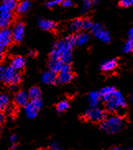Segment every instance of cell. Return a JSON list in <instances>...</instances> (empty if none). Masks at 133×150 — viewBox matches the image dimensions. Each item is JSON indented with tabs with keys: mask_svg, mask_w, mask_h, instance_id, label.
<instances>
[{
	"mask_svg": "<svg viewBox=\"0 0 133 150\" xmlns=\"http://www.w3.org/2000/svg\"><path fill=\"white\" fill-rule=\"evenodd\" d=\"M75 45L74 35H69L53 45L50 59H59L64 64H70L72 60V50Z\"/></svg>",
	"mask_w": 133,
	"mask_h": 150,
	"instance_id": "6da1fadb",
	"label": "cell"
},
{
	"mask_svg": "<svg viewBox=\"0 0 133 150\" xmlns=\"http://www.w3.org/2000/svg\"><path fill=\"white\" fill-rule=\"evenodd\" d=\"M123 126V119L120 115H111L101 121L100 128L108 134L119 132Z\"/></svg>",
	"mask_w": 133,
	"mask_h": 150,
	"instance_id": "7a4b0ae2",
	"label": "cell"
},
{
	"mask_svg": "<svg viewBox=\"0 0 133 150\" xmlns=\"http://www.w3.org/2000/svg\"><path fill=\"white\" fill-rule=\"evenodd\" d=\"M127 106L124 97L119 91H116L115 94L108 101L105 102V108L109 112H116Z\"/></svg>",
	"mask_w": 133,
	"mask_h": 150,
	"instance_id": "3957f363",
	"label": "cell"
},
{
	"mask_svg": "<svg viewBox=\"0 0 133 150\" xmlns=\"http://www.w3.org/2000/svg\"><path fill=\"white\" fill-rule=\"evenodd\" d=\"M22 79V76L18 73V71L15 70L13 67L9 66L5 68L4 74L3 76L2 81L5 83L18 85Z\"/></svg>",
	"mask_w": 133,
	"mask_h": 150,
	"instance_id": "277c9868",
	"label": "cell"
},
{
	"mask_svg": "<svg viewBox=\"0 0 133 150\" xmlns=\"http://www.w3.org/2000/svg\"><path fill=\"white\" fill-rule=\"evenodd\" d=\"M91 32L97 39L104 43H109L111 40V35L102 24L94 23L90 28Z\"/></svg>",
	"mask_w": 133,
	"mask_h": 150,
	"instance_id": "5b68a950",
	"label": "cell"
},
{
	"mask_svg": "<svg viewBox=\"0 0 133 150\" xmlns=\"http://www.w3.org/2000/svg\"><path fill=\"white\" fill-rule=\"evenodd\" d=\"M85 118L92 122H101L106 118V114L104 110L96 107H90L85 113Z\"/></svg>",
	"mask_w": 133,
	"mask_h": 150,
	"instance_id": "8992f818",
	"label": "cell"
},
{
	"mask_svg": "<svg viewBox=\"0 0 133 150\" xmlns=\"http://www.w3.org/2000/svg\"><path fill=\"white\" fill-rule=\"evenodd\" d=\"M73 79V74L71 73V66L69 64H64L62 69L58 72L57 75V82L60 84H66L71 82Z\"/></svg>",
	"mask_w": 133,
	"mask_h": 150,
	"instance_id": "52a82bcc",
	"label": "cell"
},
{
	"mask_svg": "<svg viewBox=\"0 0 133 150\" xmlns=\"http://www.w3.org/2000/svg\"><path fill=\"white\" fill-rule=\"evenodd\" d=\"M12 37L13 40L16 42H20L24 37L25 33V26L22 22H19L14 25L13 28L12 30Z\"/></svg>",
	"mask_w": 133,
	"mask_h": 150,
	"instance_id": "ba28073f",
	"label": "cell"
},
{
	"mask_svg": "<svg viewBox=\"0 0 133 150\" xmlns=\"http://www.w3.org/2000/svg\"><path fill=\"white\" fill-rule=\"evenodd\" d=\"M12 40V31L8 27L0 29V45L5 47L11 43Z\"/></svg>",
	"mask_w": 133,
	"mask_h": 150,
	"instance_id": "9c48e42d",
	"label": "cell"
},
{
	"mask_svg": "<svg viewBox=\"0 0 133 150\" xmlns=\"http://www.w3.org/2000/svg\"><path fill=\"white\" fill-rule=\"evenodd\" d=\"M15 103L19 106H25L28 103L29 101V97L28 94L24 91H19L16 93L15 97H14Z\"/></svg>",
	"mask_w": 133,
	"mask_h": 150,
	"instance_id": "30bf717a",
	"label": "cell"
},
{
	"mask_svg": "<svg viewBox=\"0 0 133 150\" xmlns=\"http://www.w3.org/2000/svg\"><path fill=\"white\" fill-rule=\"evenodd\" d=\"M41 81L44 84L52 85L57 82V75L52 71H46L41 76Z\"/></svg>",
	"mask_w": 133,
	"mask_h": 150,
	"instance_id": "8fae6325",
	"label": "cell"
},
{
	"mask_svg": "<svg viewBox=\"0 0 133 150\" xmlns=\"http://www.w3.org/2000/svg\"><path fill=\"white\" fill-rule=\"evenodd\" d=\"M116 90L113 87H106L101 89V91L99 92V97L100 99L103 100L104 102H107L108 101L110 98L113 97V96L115 94Z\"/></svg>",
	"mask_w": 133,
	"mask_h": 150,
	"instance_id": "7c38bea8",
	"label": "cell"
},
{
	"mask_svg": "<svg viewBox=\"0 0 133 150\" xmlns=\"http://www.w3.org/2000/svg\"><path fill=\"white\" fill-rule=\"evenodd\" d=\"M118 65V61L116 59H109L103 61L100 64V69L104 72H111Z\"/></svg>",
	"mask_w": 133,
	"mask_h": 150,
	"instance_id": "4fadbf2b",
	"label": "cell"
},
{
	"mask_svg": "<svg viewBox=\"0 0 133 150\" xmlns=\"http://www.w3.org/2000/svg\"><path fill=\"white\" fill-rule=\"evenodd\" d=\"M74 38H75V45L79 46H83L89 42L90 35L86 32H79L74 35Z\"/></svg>",
	"mask_w": 133,
	"mask_h": 150,
	"instance_id": "5bb4252c",
	"label": "cell"
},
{
	"mask_svg": "<svg viewBox=\"0 0 133 150\" xmlns=\"http://www.w3.org/2000/svg\"><path fill=\"white\" fill-rule=\"evenodd\" d=\"M38 25L40 29L44 31H51L56 27V23L48 19H40L38 21Z\"/></svg>",
	"mask_w": 133,
	"mask_h": 150,
	"instance_id": "9a60e30c",
	"label": "cell"
},
{
	"mask_svg": "<svg viewBox=\"0 0 133 150\" xmlns=\"http://www.w3.org/2000/svg\"><path fill=\"white\" fill-rule=\"evenodd\" d=\"M25 64H26V59L22 56H16L11 61V67H13L17 71L22 69Z\"/></svg>",
	"mask_w": 133,
	"mask_h": 150,
	"instance_id": "2e32d148",
	"label": "cell"
},
{
	"mask_svg": "<svg viewBox=\"0 0 133 150\" xmlns=\"http://www.w3.org/2000/svg\"><path fill=\"white\" fill-rule=\"evenodd\" d=\"M88 102L90 107H96L100 102V97L99 93L96 91H92L89 93Z\"/></svg>",
	"mask_w": 133,
	"mask_h": 150,
	"instance_id": "e0dca14e",
	"label": "cell"
},
{
	"mask_svg": "<svg viewBox=\"0 0 133 150\" xmlns=\"http://www.w3.org/2000/svg\"><path fill=\"white\" fill-rule=\"evenodd\" d=\"M63 64H64V63H62L59 59H50V60L49 62V70L55 73V74L58 73L62 69Z\"/></svg>",
	"mask_w": 133,
	"mask_h": 150,
	"instance_id": "ac0fdd59",
	"label": "cell"
},
{
	"mask_svg": "<svg viewBox=\"0 0 133 150\" xmlns=\"http://www.w3.org/2000/svg\"><path fill=\"white\" fill-rule=\"evenodd\" d=\"M24 110H25L26 115H27L28 118H30V119L35 118L36 115H37V112L39 110L31 102H28L27 105L25 106Z\"/></svg>",
	"mask_w": 133,
	"mask_h": 150,
	"instance_id": "d6986e66",
	"label": "cell"
},
{
	"mask_svg": "<svg viewBox=\"0 0 133 150\" xmlns=\"http://www.w3.org/2000/svg\"><path fill=\"white\" fill-rule=\"evenodd\" d=\"M31 7V0H22V2L17 6V11L18 13L23 14L28 12Z\"/></svg>",
	"mask_w": 133,
	"mask_h": 150,
	"instance_id": "ffe728a7",
	"label": "cell"
},
{
	"mask_svg": "<svg viewBox=\"0 0 133 150\" xmlns=\"http://www.w3.org/2000/svg\"><path fill=\"white\" fill-rule=\"evenodd\" d=\"M82 26H83V19L76 18L71 22L69 25V30L72 32H77L82 30Z\"/></svg>",
	"mask_w": 133,
	"mask_h": 150,
	"instance_id": "44dd1931",
	"label": "cell"
},
{
	"mask_svg": "<svg viewBox=\"0 0 133 150\" xmlns=\"http://www.w3.org/2000/svg\"><path fill=\"white\" fill-rule=\"evenodd\" d=\"M98 3V0H82L81 4V13H86L89 12L90 8Z\"/></svg>",
	"mask_w": 133,
	"mask_h": 150,
	"instance_id": "7402d4cb",
	"label": "cell"
},
{
	"mask_svg": "<svg viewBox=\"0 0 133 150\" xmlns=\"http://www.w3.org/2000/svg\"><path fill=\"white\" fill-rule=\"evenodd\" d=\"M28 97L31 100H34V99H38V98H41V91L39 88L37 87H32L29 92H28Z\"/></svg>",
	"mask_w": 133,
	"mask_h": 150,
	"instance_id": "603a6c76",
	"label": "cell"
},
{
	"mask_svg": "<svg viewBox=\"0 0 133 150\" xmlns=\"http://www.w3.org/2000/svg\"><path fill=\"white\" fill-rule=\"evenodd\" d=\"M9 104V97L8 94L3 93L0 95V111L7 109Z\"/></svg>",
	"mask_w": 133,
	"mask_h": 150,
	"instance_id": "cb8c5ba5",
	"label": "cell"
},
{
	"mask_svg": "<svg viewBox=\"0 0 133 150\" xmlns=\"http://www.w3.org/2000/svg\"><path fill=\"white\" fill-rule=\"evenodd\" d=\"M68 107H69V104H68V102H66V101H61V102H59L57 104V106H56V110L58 112H64L65 110H66L68 109Z\"/></svg>",
	"mask_w": 133,
	"mask_h": 150,
	"instance_id": "d4e9b609",
	"label": "cell"
},
{
	"mask_svg": "<svg viewBox=\"0 0 133 150\" xmlns=\"http://www.w3.org/2000/svg\"><path fill=\"white\" fill-rule=\"evenodd\" d=\"M123 50L124 53H131L133 51V40L128 39L125 42Z\"/></svg>",
	"mask_w": 133,
	"mask_h": 150,
	"instance_id": "484cf974",
	"label": "cell"
},
{
	"mask_svg": "<svg viewBox=\"0 0 133 150\" xmlns=\"http://www.w3.org/2000/svg\"><path fill=\"white\" fill-rule=\"evenodd\" d=\"M3 3L7 7H8L9 8L12 9L13 11L14 9L17 8V6H18L17 0H3Z\"/></svg>",
	"mask_w": 133,
	"mask_h": 150,
	"instance_id": "4316f807",
	"label": "cell"
},
{
	"mask_svg": "<svg viewBox=\"0 0 133 150\" xmlns=\"http://www.w3.org/2000/svg\"><path fill=\"white\" fill-rule=\"evenodd\" d=\"M62 2V0H49V1L46 3V7H47V8H52L57 6V5L61 4Z\"/></svg>",
	"mask_w": 133,
	"mask_h": 150,
	"instance_id": "83f0119b",
	"label": "cell"
},
{
	"mask_svg": "<svg viewBox=\"0 0 133 150\" xmlns=\"http://www.w3.org/2000/svg\"><path fill=\"white\" fill-rule=\"evenodd\" d=\"M93 23L88 18L83 19V26H82V30H89L92 27Z\"/></svg>",
	"mask_w": 133,
	"mask_h": 150,
	"instance_id": "f1b7e54d",
	"label": "cell"
},
{
	"mask_svg": "<svg viewBox=\"0 0 133 150\" xmlns=\"http://www.w3.org/2000/svg\"><path fill=\"white\" fill-rule=\"evenodd\" d=\"M119 5L123 8H128L133 5V0H120Z\"/></svg>",
	"mask_w": 133,
	"mask_h": 150,
	"instance_id": "f546056e",
	"label": "cell"
},
{
	"mask_svg": "<svg viewBox=\"0 0 133 150\" xmlns=\"http://www.w3.org/2000/svg\"><path fill=\"white\" fill-rule=\"evenodd\" d=\"M31 102L32 103V104H33V105H34V106H36L38 110H40V108L42 107V106H43V102H42L41 98H38V99L31 100Z\"/></svg>",
	"mask_w": 133,
	"mask_h": 150,
	"instance_id": "4dcf8cb0",
	"label": "cell"
},
{
	"mask_svg": "<svg viewBox=\"0 0 133 150\" xmlns=\"http://www.w3.org/2000/svg\"><path fill=\"white\" fill-rule=\"evenodd\" d=\"M61 4L64 8H70V7H71L73 5V1L72 0H62Z\"/></svg>",
	"mask_w": 133,
	"mask_h": 150,
	"instance_id": "1f68e13d",
	"label": "cell"
},
{
	"mask_svg": "<svg viewBox=\"0 0 133 150\" xmlns=\"http://www.w3.org/2000/svg\"><path fill=\"white\" fill-rule=\"evenodd\" d=\"M50 149L51 150H64L63 149H62L60 146L58 145V144L57 143H55V142H53L51 144V145H50Z\"/></svg>",
	"mask_w": 133,
	"mask_h": 150,
	"instance_id": "d6a6232c",
	"label": "cell"
},
{
	"mask_svg": "<svg viewBox=\"0 0 133 150\" xmlns=\"http://www.w3.org/2000/svg\"><path fill=\"white\" fill-rule=\"evenodd\" d=\"M10 142H11L12 144H17V142H18V136L17 135H12V136L10 137Z\"/></svg>",
	"mask_w": 133,
	"mask_h": 150,
	"instance_id": "836d02e7",
	"label": "cell"
},
{
	"mask_svg": "<svg viewBox=\"0 0 133 150\" xmlns=\"http://www.w3.org/2000/svg\"><path fill=\"white\" fill-rule=\"evenodd\" d=\"M5 70V67L0 65V80H2L3 79V76H4V74Z\"/></svg>",
	"mask_w": 133,
	"mask_h": 150,
	"instance_id": "e575fe53",
	"label": "cell"
},
{
	"mask_svg": "<svg viewBox=\"0 0 133 150\" xmlns=\"http://www.w3.org/2000/svg\"><path fill=\"white\" fill-rule=\"evenodd\" d=\"M127 35H128V38L129 39H131V40H133V27H132L130 30L128 31V33H127Z\"/></svg>",
	"mask_w": 133,
	"mask_h": 150,
	"instance_id": "d590c367",
	"label": "cell"
},
{
	"mask_svg": "<svg viewBox=\"0 0 133 150\" xmlns=\"http://www.w3.org/2000/svg\"><path fill=\"white\" fill-rule=\"evenodd\" d=\"M4 120H5L4 115L2 113V111H0V125L4 122Z\"/></svg>",
	"mask_w": 133,
	"mask_h": 150,
	"instance_id": "8d00e7d4",
	"label": "cell"
},
{
	"mask_svg": "<svg viewBox=\"0 0 133 150\" xmlns=\"http://www.w3.org/2000/svg\"><path fill=\"white\" fill-rule=\"evenodd\" d=\"M4 53V46L0 45V55H3Z\"/></svg>",
	"mask_w": 133,
	"mask_h": 150,
	"instance_id": "74e56055",
	"label": "cell"
},
{
	"mask_svg": "<svg viewBox=\"0 0 133 150\" xmlns=\"http://www.w3.org/2000/svg\"><path fill=\"white\" fill-rule=\"evenodd\" d=\"M112 150H123L121 148H119V147H115V148H113Z\"/></svg>",
	"mask_w": 133,
	"mask_h": 150,
	"instance_id": "f35d334b",
	"label": "cell"
},
{
	"mask_svg": "<svg viewBox=\"0 0 133 150\" xmlns=\"http://www.w3.org/2000/svg\"><path fill=\"white\" fill-rule=\"evenodd\" d=\"M130 100H131V101H132V102H133V93L132 94V95H131V96H130Z\"/></svg>",
	"mask_w": 133,
	"mask_h": 150,
	"instance_id": "ab89813d",
	"label": "cell"
},
{
	"mask_svg": "<svg viewBox=\"0 0 133 150\" xmlns=\"http://www.w3.org/2000/svg\"><path fill=\"white\" fill-rule=\"evenodd\" d=\"M0 28L2 29V20H1V18H0Z\"/></svg>",
	"mask_w": 133,
	"mask_h": 150,
	"instance_id": "60d3db41",
	"label": "cell"
},
{
	"mask_svg": "<svg viewBox=\"0 0 133 150\" xmlns=\"http://www.w3.org/2000/svg\"><path fill=\"white\" fill-rule=\"evenodd\" d=\"M3 56H4V55H0V63H1L2 59H3Z\"/></svg>",
	"mask_w": 133,
	"mask_h": 150,
	"instance_id": "b9f144b4",
	"label": "cell"
},
{
	"mask_svg": "<svg viewBox=\"0 0 133 150\" xmlns=\"http://www.w3.org/2000/svg\"><path fill=\"white\" fill-rule=\"evenodd\" d=\"M0 133H1V130H0Z\"/></svg>",
	"mask_w": 133,
	"mask_h": 150,
	"instance_id": "7bdbcfd3",
	"label": "cell"
},
{
	"mask_svg": "<svg viewBox=\"0 0 133 150\" xmlns=\"http://www.w3.org/2000/svg\"><path fill=\"white\" fill-rule=\"evenodd\" d=\"M48 1H49V0H48Z\"/></svg>",
	"mask_w": 133,
	"mask_h": 150,
	"instance_id": "ee69618b",
	"label": "cell"
}]
</instances>
